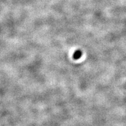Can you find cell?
Wrapping results in <instances>:
<instances>
[{"instance_id":"obj_1","label":"cell","mask_w":126,"mask_h":126,"mask_svg":"<svg viewBox=\"0 0 126 126\" xmlns=\"http://www.w3.org/2000/svg\"><path fill=\"white\" fill-rule=\"evenodd\" d=\"M81 55H82L81 51H80V50H77V51L74 53L73 58L75 60H78L81 58Z\"/></svg>"}]
</instances>
